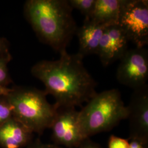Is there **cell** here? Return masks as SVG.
Here are the masks:
<instances>
[{
  "mask_svg": "<svg viewBox=\"0 0 148 148\" xmlns=\"http://www.w3.org/2000/svg\"><path fill=\"white\" fill-rule=\"evenodd\" d=\"M33 133L13 117L0 125V145L22 148L32 143Z\"/></svg>",
  "mask_w": 148,
  "mask_h": 148,
  "instance_id": "cell-10",
  "label": "cell"
},
{
  "mask_svg": "<svg viewBox=\"0 0 148 148\" xmlns=\"http://www.w3.org/2000/svg\"><path fill=\"white\" fill-rule=\"evenodd\" d=\"M10 54L8 42L5 38L0 37V56Z\"/></svg>",
  "mask_w": 148,
  "mask_h": 148,
  "instance_id": "cell-18",
  "label": "cell"
},
{
  "mask_svg": "<svg viewBox=\"0 0 148 148\" xmlns=\"http://www.w3.org/2000/svg\"><path fill=\"white\" fill-rule=\"evenodd\" d=\"M45 90L31 87H15L5 95L13 117L32 132L39 134L50 128L57 108L47 99Z\"/></svg>",
  "mask_w": 148,
  "mask_h": 148,
  "instance_id": "cell-4",
  "label": "cell"
},
{
  "mask_svg": "<svg viewBox=\"0 0 148 148\" xmlns=\"http://www.w3.org/2000/svg\"><path fill=\"white\" fill-rule=\"evenodd\" d=\"M129 140L114 135L110 136L108 140V148H128Z\"/></svg>",
  "mask_w": 148,
  "mask_h": 148,
  "instance_id": "cell-16",
  "label": "cell"
},
{
  "mask_svg": "<svg viewBox=\"0 0 148 148\" xmlns=\"http://www.w3.org/2000/svg\"><path fill=\"white\" fill-rule=\"evenodd\" d=\"M79 111L74 107L58 108L50 128L54 144L64 148H75L85 138L79 125Z\"/></svg>",
  "mask_w": 148,
  "mask_h": 148,
  "instance_id": "cell-7",
  "label": "cell"
},
{
  "mask_svg": "<svg viewBox=\"0 0 148 148\" xmlns=\"http://www.w3.org/2000/svg\"><path fill=\"white\" fill-rule=\"evenodd\" d=\"M129 41L118 24L106 27L97 55L104 66L120 60L128 50Z\"/></svg>",
  "mask_w": 148,
  "mask_h": 148,
  "instance_id": "cell-9",
  "label": "cell"
},
{
  "mask_svg": "<svg viewBox=\"0 0 148 148\" xmlns=\"http://www.w3.org/2000/svg\"><path fill=\"white\" fill-rule=\"evenodd\" d=\"M127 110L118 89L97 93L79 111V125L85 138L108 132L127 119Z\"/></svg>",
  "mask_w": 148,
  "mask_h": 148,
  "instance_id": "cell-3",
  "label": "cell"
},
{
  "mask_svg": "<svg viewBox=\"0 0 148 148\" xmlns=\"http://www.w3.org/2000/svg\"><path fill=\"white\" fill-rule=\"evenodd\" d=\"M13 117V111L5 96L0 97V125Z\"/></svg>",
  "mask_w": 148,
  "mask_h": 148,
  "instance_id": "cell-15",
  "label": "cell"
},
{
  "mask_svg": "<svg viewBox=\"0 0 148 148\" xmlns=\"http://www.w3.org/2000/svg\"><path fill=\"white\" fill-rule=\"evenodd\" d=\"M29 148H64L55 144L43 143L40 140H37L28 145Z\"/></svg>",
  "mask_w": 148,
  "mask_h": 148,
  "instance_id": "cell-17",
  "label": "cell"
},
{
  "mask_svg": "<svg viewBox=\"0 0 148 148\" xmlns=\"http://www.w3.org/2000/svg\"><path fill=\"white\" fill-rule=\"evenodd\" d=\"M75 148H101L98 144L93 142L90 138L85 139L79 146Z\"/></svg>",
  "mask_w": 148,
  "mask_h": 148,
  "instance_id": "cell-19",
  "label": "cell"
},
{
  "mask_svg": "<svg viewBox=\"0 0 148 148\" xmlns=\"http://www.w3.org/2000/svg\"><path fill=\"white\" fill-rule=\"evenodd\" d=\"M11 54L0 56V86L7 87L11 82L7 67L11 60Z\"/></svg>",
  "mask_w": 148,
  "mask_h": 148,
  "instance_id": "cell-14",
  "label": "cell"
},
{
  "mask_svg": "<svg viewBox=\"0 0 148 148\" xmlns=\"http://www.w3.org/2000/svg\"><path fill=\"white\" fill-rule=\"evenodd\" d=\"M124 0H96L90 19L103 25L109 26L118 24Z\"/></svg>",
  "mask_w": 148,
  "mask_h": 148,
  "instance_id": "cell-12",
  "label": "cell"
},
{
  "mask_svg": "<svg viewBox=\"0 0 148 148\" xmlns=\"http://www.w3.org/2000/svg\"><path fill=\"white\" fill-rule=\"evenodd\" d=\"M120 61L116 75L120 84L133 90L147 84L148 51L145 48L128 49Z\"/></svg>",
  "mask_w": 148,
  "mask_h": 148,
  "instance_id": "cell-6",
  "label": "cell"
},
{
  "mask_svg": "<svg viewBox=\"0 0 148 148\" xmlns=\"http://www.w3.org/2000/svg\"><path fill=\"white\" fill-rule=\"evenodd\" d=\"M84 58L66 51L58 60H42L32 67V75L42 82L57 108L81 106L97 93V83L86 69Z\"/></svg>",
  "mask_w": 148,
  "mask_h": 148,
  "instance_id": "cell-1",
  "label": "cell"
},
{
  "mask_svg": "<svg viewBox=\"0 0 148 148\" xmlns=\"http://www.w3.org/2000/svg\"><path fill=\"white\" fill-rule=\"evenodd\" d=\"M12 90V88L0 86V97L7 95L10 92H11Z\"/></svg>",
  "mask_w": 148,
  "mask_h": 148,
  "instance_id": "cell-21",
  "label": "cell"
},
{
  "mask_svg": "<svg viewBox=\"0 0 148 148\" xmlns=\"http://www.w3.org/2000/svg\"><path fill=\"white\" fill-rule=\"evenodd\" d=\"M118 25L137 48L148 44V1L124 0Z\"/></svg>",
  "mask_w": 148,
  "mask_h": 148,
  "instance_id": "cell-5",
  "label": "cell"
},
{
  "mask_svg": "<svg viewBox=\"0 0 148 148\" xmlns=\"http://www.w3.org/2000/svg\"><path fill=\"white\" fill-rule=\"evenodd\" d=\"M106 27L90 18H85L83 24L77 28L76 33L79 43L77 53L84 57L90 54H97Z\"/></svg>",
  "mask_w": 148,
  "mask_h": 148,
  "instance_id": "cell-11",
  "label": "cell"
},
{
  "mask_svg": "<svg viewBox=\"0 0 148 148\" xmlns=\"http://www.w3.org/2000/svg\"><path fill=\"white\" fill-rule=\"evenodd\" d=\"M129 121L128 140L136 139L148 148V85L133 90L126 106Z\"/></svg>",
  "mask_w": 148,
  "mask_h": 148,
  "instance_id": "cell-8",
  "label": "cell"
},
{
  "mask_svg": "<svg viewBox=\"0 0 148 148\" xmlns=\"http://www.w3.org/2000/svg\"><path fill=\"white\" fill-rule=\"evenodd\" d=\"M68 2L73 10H77L85 18H90L94 11L96 0H68Z\"/></svg>",
  "mask_w": 148,
  "mask_h": 148,
  "instance_id": "cell-13",
  "label": "cell"
},
{
  "mask_svg": "<svg viewBox=\"0 0 148 148\" xmlns=\"http://www.w3.org/2000/svg\"><path fill=\"white\" fill-rule=\"evenodd\" d=\"M129 140L128 148H146L140 141L136 139H131Z\"/></svg>",
  "mask_w": 148,
  "mask_h": 148,
  "instance_id": "cell-20",
  "label": "cell"
},
{
  "mask_svg": "<svg viewBox=\"0 0 148 148\" xmlns=\"http://www.w3.org/2000/svg\"><path fill=\"white\" fill-rule=\"evenodd\" d=\"M24 11L40 40L59 53L66 51L78 28L68 0H29Z\"/></svg>",
  "mask_w": 148,
  "mask_h": 148,
  "instance_id": "cell-2",
  "label": "cell"
}]
</instances>
